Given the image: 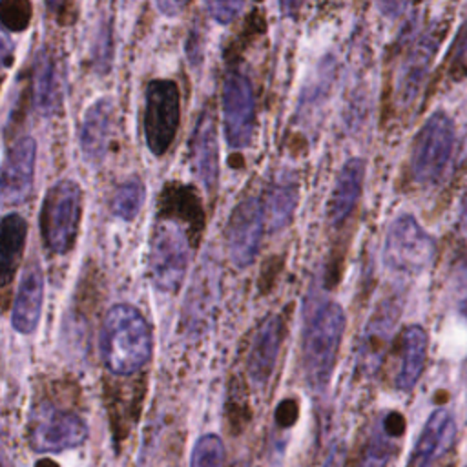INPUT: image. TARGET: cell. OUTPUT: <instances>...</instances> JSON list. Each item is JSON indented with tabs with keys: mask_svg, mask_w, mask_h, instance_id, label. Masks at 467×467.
<instances>
[{
	"mask_svg": "<svg viewBox=\"0 0 467 467\" xmlns=\"http://www.w3.org/2000/svg\"><path fill=\"white\" fill-rule=\"evenodd\" d=\"M188 2L190 0H155V5L162 15L175 16V15H181L186 9Z\"/></svg>",
	"mask_w": 467,
	"mask_h": 467,
	"instance_id": "836d02e7",
	"label": "cell"
},
{
	"mask_svg": "<svg viewBox=\"0 0 467 467\" xmlns=\"http://www.w3.org/2000/svg\"><path fill=\"white\" fill-rule=\"evenodd\" d=\"M297 201V188L296 182L288 181H277L266 197L265 204V215L268 219V226L272 232L285 228L294 213Z\"/></svg>",
	"mask_w": 467,
	"mask_h": 467,
	"instance_id": "cb8c5ba5",
	"label": "cell"
},
{
	"mask_svg": "<svg viewBox=\"0 0 467 467\" xmlns=\"http://www.w3.org/2000/svg\"><path fill=\"white\" fill-rule=\"evenodd\" d=\"M224 445L217 434L201 436L192 451L190 467H223Z\"/></svg>",
	"mask_w": 467,
	"mask_h": 467,
	"instance_id": "484cf974",
	"label": "cell"
},
{
	"mask_svg": "<svg viewBox=\"0 0 467 467\" xmlns=\"http://www.w3.org/2000/svg\"><path fill=\"white\" fill-rule=\"evenodd\" d=\"M111 58H113V29H111V22L102 18L95 38H93V46H91V62L93 67L106 75L111 67Z\"/></svg>",
	"mask_w": 467,
	"mask_h": 467,
	"instance_id": "4316f807",
	"label": "cell"
},
{
	"mask_svg": "<svg viewBox=\"0 0 467 467\" xmlns=\"http://www.w3.org/2000/svg\"><path fill=\"white\" fill-rule=\"evenodd\" d=\"M345 330V312L336 301H321L306 317L301 343L305 379L312 389L330 381Z\"/></svg>",
	"mask_w": 467,
	"mask_h": 467,
	"instance_id": "7a4b0ae2",
	"label": "cell"
},
{
	"mask_svg": "<svg viewBox=\"0 0 467 467\" xmlns=\"http://www.w3.org/2000/svg\"><path fill=\"white\" fill-rule=\"evenodd\" d=\"M396 323V310L390 308V305H385L381 310L376 312V316L367 325L361 348H359V363L363 370L372 372L379 361L381 354L385 350V345L389 341V334Z\"/></svg>",
	"mask_w": 467,
	"mask_h": 467,
	"instance_id": "7402d4cb",
	"label": "cell"
},
{
	"mask_svg": "<svg viewBox=\"0 0 467 467\" xmlns=\"http://www.w3.org/2000/svg\"><path fill=\"white\" fill-rule=\"evenodd\" d=\"M192 166L202 186L212 192L219 179V146H217V126L213 113L202 109L193 128L190 140Z\"/></svg>",
	"mask_w": 467,
	"mask_h": 467,
	"instance_id": "5bb4252c",
	"label": "cell"
},
{
	"mask_svg": "<svg viewBox=\"0 0 467 467\" xmlns=\"http://www.w3.org/2000/svg\"><path fill=\"white\" fill-rule=\"evenodd\" d=\"M144 197H146V188L142 181L139 177L128 179L117 188L111 201V212L122 221H131L140 212Z\"/></svg>",
	"mask_w": 467,
	"mask_h": 467,
	"instance_id": "d4e9b609",
	"label": "cell"
},
{
	"mask_svg": "<svg viewBox=\"0 0 467 467\" xmlns=\"http://www.w3.org/2000/svg\"><path fill=\"white\" fill-rule=\"evenodd\" d=\"M82 213V192L71 179L55 182L40 206V234L44 246L57 255L67 254L77 239Z\"/></svg>",
	"mask_w": 467,
	"mask_h": 467,
	"instance_id": "3957f363",
	"label": "cell"
},
{
	"mask_svg": "<svg viewBox=\"0 0 467 467\" xmlns=\"http://www.w3.org/2000/svg\"><path fill=\"white\" fill-rule=\"evenodd\" d=\"M434 254L432 235L412 215L403 213L390 223L383 244V261L392 272L420 274L432 263Z\"/></svg>",
	"mask_w": 467,
	"mask_h": 467,
	"instance_id": "5b68a950",
	"label": "cell"
},
{
	"mask_svg": "<svg viewBox=\"0 0 467 467\" xmlns=\"http://www.w3.org/2000/svg\"><path fill=\"white\" fill-rule=\"evenodd\" d=\"M363 179H365L363 159L354 157L341 166L334 182L332 195L328 199V206H327V217L332 226H341L354 212L361 195Z\"/></svg>",
	"mask_w": 467,
	"mask_h": 467,
	"instance_id": "e0dca14e",
	"label": "cell"
},
{
	"mask_svg": "<svg viewBox=\"0 0 467 467\" xmlns=\"http://www.w3.org/2000/svg\"><path fill=\"white\" fill-rule=\"evenodd\" d=\"M456 130L445 111H434L420 128L410 151V175L421 186L438 184L454 153Z\"/></svg>",
	"mask_w": 467,
	"mask_h": 467,
	"instance_id": "277c9868",
	"label": "cell"
},
{
	"mask_svg": "<svg viewBox=\"0 0 467 467\" xmlns=\"http://www.w3.org/2000/svg\"><path fill=\"white\" fill-rule=\"evenodd\" d=\"M434 51H436V40L432 35H427L420 38L405 57L398 75V84H396L398 99L401 104H410L418 95L427 77Z\"/></svg>",
	"mask_w": 467,
	"mask_h": 467,
	"instance_id": "ac0fdd59",
	"label": "cell"
},
{
	"mask_svg": "<svg viewBox=\"0 0 467 467\" xmlns=\"http://www.w3.org/2000/svg\"><path fill=\"white\" fill-rule=\"evenodd\" d=\"M64 4H66V0H46V5L51 13H60Z\"/></svg>",
	"mask_w": 467,
	"mask_h": 467,
	"instance_id": "d590c367",
	"label": "cell"
},
{
	"mask_svg": "<svg viewBox=\"0 0 467 467\" xmlns=\"http://www.w3.org/2000/svg\"><path fill=\"white\" fill-rule=\"evenodd\" d=\"M33 100L42 115H53L60 104V77L55 55L42 46L33 62Z\"/></svg>",
	"mask_w": 467,
	"mask_h": 467,
	"instance_id": "d6986e66",
	"label": "cell"
},
{
	"mask_svg": "<svg viewBox=\"0 0 467 467\" xmlns=\"http://www.w3.org/2000/svg\"><path fill=\"white\" fill-rule=\"evenodd\" d=\"M283 339V319L277 314L268 316L254 334L248 358L246 370L255 387H266L268 379L274 374L277 354Z\"/></svg>",
	"mask_w": 467,
	"mask_h": 467,
	"instance_id": "4fadbf2b",
	"label": "cell"
},
{
	"mask_svg": "<svg viewBox=\"0 0 467 467\" xmlns=\"http://www.w3.org/2000/svg\"><path fill=\"white\" fill-rule=\"evenodd\" d=\"M303 0H279V9L288 18H297Z\"/></svg>",
	"mask_w": 467,
	"mask_h": 467,
	"instance_id": "e575fe53",
	"label": "cell"
},
{
	"mask_svg": "<svg viewBox=\"0 0 467 467\" xmlns=\"http://www.w3.org/2000/svg\"><path fill=\"white\" fill-rule=\"evenodd\" d=\"M181 97L179 88L170 78H153L144 91V139L148 150L161 157L164 155L179 128Z\"/></svg>",
	"mask_w": 467,
	"mask_h": 467,
	"instance_id": "52a82bcc",
	"label": "cell"
},
{
	"mask_svg": "<svg viewBox=\"0 0 467 467\" xmlns=\"http://www.w3.org/2000/svg\"><path fill=\"white\" fill-rule=\"evenodd\" d=\"M374 2H376V7L379 9V13L383 16L396 18L405 11L409 0H374Z\"/></svg>",
	"mask_w": 467,
	"mask_h": 467,
	"instance_id": "d6a6232c",
	"label": "cell"
},
{
	"mask_svg": "<svg viewBox=\"0 0 467 467\" xmlns=\"http://www.w3.org/2000/svg\"><path fill=\"white\" fill-rule=\"evenodd\" d=\"M456 438V421L445 409L434 410L420 431L407 467H434L436 462L452 447Z\"/></svg>",
	"mask_w": 467,
	"mask_h": 467,
	"instance_id": "7c38bea8",
	"label": "cell"
},
{
	"mask_svg": "<svg viewBox=\"0 0 467 467\" xmlns=\"http://www.w3.org/2000/svg\"><path fill=\"white\" fill-rule=\"evenodd\" d=\"M452 296L456 310L467 321V254L460 259L452 275Z\"/></svg>",
	"mask_w": 467,
	"mask_h": 467,
	"instance_id": "f546056e",
	"label": "cell"
},
{
	"mask_svg": "<svg viewBox=\"0 0 467 467\" xmlns=\"http://www.w3.org/2000/svg\"><path fill=\"white\" fill-rule=\"evenodd\" d=\"M265 217V204L257 197H246L232 210L226 223V250L237 268H246L255 261Z\"/></svg>",
	"mask_w": 467,
	"mask_h": 467,
	"instance_id": "9c48e42d",
	"label": "cell"
},
{
	"mask_svg": "<svg viewBox=\"0 0 467 467\" xmlns=\"http://www.w3.org/2000/svg\"><path fill=\"white\" fill-rule=\"evenodd\" d=\"M451 73L456 78L467 77V18L458 31V36L451 53Z\"/></svg>",
	"mask_w": 467,
	"mask_h": 467,
	"instance_id": "4dcf8cb0",
	"label": "cell"
},
{
	"mask_svg": "<svg viewBox=\"0 0 467 467\" xmlns=\"http://www.w3.org/2000/svg\"><path fill=\"white\" fill-rule=\"evenodd\" d=\"M390 429L387 423L381 425L378 432L372 434V438L367 443V449L361 458L359 467H385L390 454H392V441H390Z\"/></svg>",
	"mask_w": 467,
	"mask_h": 467,
	"instance_id": "83f0119b",
	"label": "cell"
},
{
	"mask_svg": "<svg viewBox=\"0 0 467 467\" xmlns=\"http://www.w3.org/2000/svg\"><path fill=\"white\" fill-rule=\"evenodd\" d=\"M429 336L423 327L410 325L401 334L400 345V368L396 374V387L400 390H410L425 367Z\"/></svg>",
	"mask_w": 467,
	"mask_h": 467,
	"instance_id": "ffe728a7",
	"label": "cell"
},
{
	"mask_svg": "<svg viewBox=\"0 0 467 467\" xmlns=\"http://www.w3.org/2000/svg\"><path fill=\"white\" fill-rule=\"evenodd\" d=\"M44 303V275L36 263H31L18 283L13 312H11V325L20 334H31L40 319Z\"/></svg>",
	"mask_w": 467,
	"mask_h": 467,
	"instance_id": "9a60e30c",
	"label": "cell"
},
{
	"mask_svg": "<svg viewBox=\"0 0 467 467\" xmlns=\"http://www.w3.org/2000/svg\"><path fill=\"white\" fill-rule=\"evenodd\" d=\"M217 277L213 268L208 265H201L193 281L192 290L188 292L186 306H184V317L188 319V325L192 328H202L206 316H210L215 297H217V288H215Z\"/></svg>",
	"mask_w": 467,
	"mask_h": 467,
	"instance_id": "603a6c76",
	"label": "cell"
},
{
	"mask_svg": "<svg viewBox=\"0 0 467 467\" xmlns=\"http://www.w3.org/2000/svg\"><path fill=\"white\" fill-rule=\"evenodd\" d=\"M36 142L31 135L18 137L7 150L2 168V199L5 204H20L33 188Z\"/></svg>",
	"mask_w": 467,
	"mask_h": 467,
	"instance_id": "8fae6325",
	"label": "cell"
},
{
	"mask_svg": "<svg viewBox=\"0 0 467 467\" xmlns=\"http://www.w3.org/2000/svg\"><path fill=\"white\" fill-rule=\"evenodd\" d=\"M151 328L139 308L113 305L100 325V358L113 374L128 376L146 365L151 356Z\"/></svg>",
	"mask_w": 467,
	"mask_h": 467,
	"instance_id": "6da1fadb",
	"label": "cell"
},
{
	"mask_svg": "<svg viewBox=\"0 0 467 467\" xmlns=\"http://www.w3.org/2000/svg\"><path fill=\"white\" fill-rule=\"evenodd\" d=\"M0 20L5 31L20 33L31 22V2L29 0H2Z\"/></svg>",
	"mask_w": 467,
	"mask_h": 467,
	"instance_id": "f1b7e54d",
	"label": "cell"
},
{
	"mask_svg": "<svg viewBox=\"0 0 467 467\" xmlns=\"http://www.w3.org/2000/svg\"><path fill=\"white\" fill-rule=\"evenodd\" d=\"M246 0H204L210 16L219 24H230L243 9Z\"/></svg>",
	"mask_w": 467,
	"mask_h": 467,
	"instance_id": "1f68e13d",
	"label": "cell"
},
{
	"mask_svg": "<svg viewBox=\"0 0 467 467\" xmlns=\"http://www.w3.org/2000/svg\"><path fill=\"white\" fill-rule=\"evenodd\" d=\"M111 124H113V104L109 99L95 100L82 117L80 130H78V142L82 155L88 162L99 164L102 162L108 142L111 137Z\"/></svg>",
	"mask_w": 467,
	"mask_h": 467,
	"instance_id": "2e32d148",
	"label": "cell"
},
{
	"mask_svg": "<svg viewBox=\"0 0 467 467\" xmlns=\"http://www.w3.org/2000/svg\"><path fill=\"white\" fill-rule=\"evenodd\" d=\"M255 126V99L250 78L230 69L223 84V128L226 144L234 150H243L250 144Z\"/></svg>",
	"mask_w": 467,
	"mask_h": 467,
	"instance_id": "ba28073f",
	"label": "cell"
},
{
	"mask_svg": "<svg viewBox=\"0 0 467 467\" xmlns=\"http://www.w3.org/2000/svg\"><path fill=\"white\" fill-rule=\"evenodd\" d=\"M190 241L177 223L157 224L148 250L150 279L161 292H175L186 275Z\"/></svg>",
	"mask_w": 467,
	"mask_h": 467,
	"instance_id": "8992f818",
	"label": "cell"
},
{
	"mask_svg": "<svg viewBox=\"0 0 467 467\" xmlns=\"http://www.w3.org/2000/svg\"><path fill=\"white\" fill-rule=\"evenodd\" d=\"M27 235V224L22 215L7 213L0 226V281L7 286L18 268Z\"/></svg>",
	"mask_w": 467,
	"mask_h": 467,
	"instance_id": "44dd1931",
	"label": "cell"
},
{
	"mask_svg": "<svg viewBox=\"0 0 467 467\" xmlns=\"http://www.w3.org/2000/svg\"><path fill=\"white\" fill-rule=\"evenodd\" d=\"M88 438V423L75 412L44 407L31 421L27 440L36 452H60Z\"/></svg>",
	"mask_w": 467,
	"mask_h": 467,
	"instance_id": "30bf717a",
	"label": "cell"
},
{
	"mask_svg": "<svg viewBox=\"0 0 467 467\" xmlns=\"http://www.w3.org/2000/svg\"><path fill=\"white\" fill-rule=\"evenodd\" d=\"M234 467H248V465H246V463H244V462H239V463H235V465H234Z\"/></svg>",
	"mask_w": 467,
	"mask_h": 467,
	"instance_id": "8d00e7d4",
	"label": "cell"
}]
</instances>
